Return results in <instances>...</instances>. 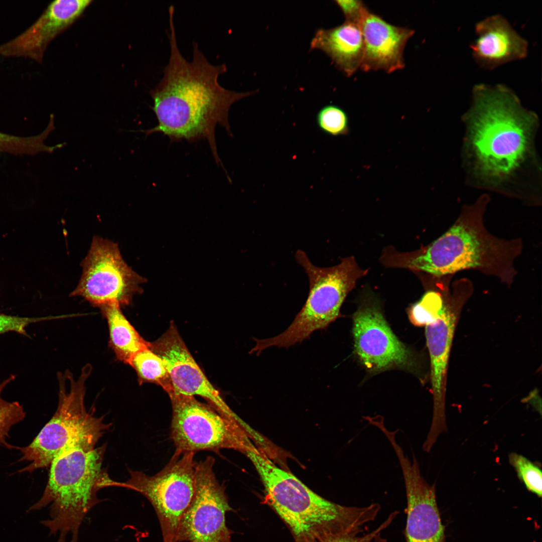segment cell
I'll return each mask as SVG.
<instances>
[{
  "label": "cell",
  "mask_w": 542,
  "mask_h": 542,
  "mask_svg": "<svg viewBox=\"0 0 542 542\" xmlns=\"http://www.w3.org/2000/svg\"><path fill=\"white\" fill-rule=\"evenodd\" d=\"M169 14L170 57L162 78L150 91L158 124L141 131L146 136L161 132L172 141L205 139L218 164L221 161L215 138L216 126L219 124L230 134L231 106L256 91L238 92L222 87L218 79L226 72V64L210 63L196 42L193 44L192 59L187 61L178 46L174 12L170 11Z\"/></svg>",
  "instance_id": "6da1fadb"
},
{
  "label": "cell",
  "mask_w": 542,
  "mask_h": 542,
  "mask_svg": "<svg viewBox=\"0 0 542 542\" xmlns=\"http://www.w3.org/2000/svg\"><path fill=\"white\" fill-rule=\"evenodd\" d=\"M472 96L463 116L470 175L479 186L510 194L529 167L539 169L534 150L537 117L504 84H476Z\"/></svg>",
  "instance_id": "7a4b0ae2"
},
{
  "label": "cell",
  "mask_w": 542,
  "mask_h": 542,
  "mask_svg": "<svg viewBox=\"0 0 542 542\" xmlns=\"http://www.w3.org/2000/svg\"><path fill=\"white\" fill-rule=\"evenodd\" d=\"M488 202L484 195L466 206L450 228L425 247L409 252L385 249L381 262L437 278L476 269L510 285L516 274L514 261L521 252L522 242L499 238L488 231L483 215Z\"/></svg>",
  "instance_id": "3957f363"
},
{
  "label": "cell",
  "mask_w": 542,
  "mask_h": 542,
  "mask_svg": "<svg viewBox=\"0 0 542 542\" xmlns=\"http://www.w3.org/2000/svg\"><path fill=\"white\" fill-rule=\"evenodd\" d=\"M244 454L260 476L266 502L286 524L295 542H322L333 535L360 534L381 508L377 503L358 507L329 501L277 466L256 447Z\"/></svg>",
  "instance_id": "277c9868"
},
{
  "label": "cell",
  "mask_w": 542,
  "mask_h": 542,
  "mask_svg": "<svg viewBox=\"0 0 542 542\" xmlns=\"http://www.w3.org/2000/svg\"><path fill=\"white\" fill-rule=\"evenodd\" d=\"M105 444L92 450H75L56 458L50 466L46 486L40 499L28 511L50 505V518L41 523L57 542H78L84 518L101 502L98 492L116 486L103 467Z\"/></svg>",
  "instance_id": "5b68a950"
},
{
  "label": "cell",
  "mask_w": 542,
  "mask_h": 542,
  "mask_svg": "<svg viewBox=\"0 0 542 542\" xmlns=\"http://www.w3.org/2000/svg\"><path fill=\"white\" fill-rule=\"evenodd\" d=\"M90 365L82 369L75 380L71 373L59 374V403L51 420L28 446L17 447L22 456L20 461L29 464L20 473H31L50 467L57 457L75 450L89 451L95 448L111 424L103 417L95 415L85 404L86 380L90 373Z\"/></svg>",
  "instance_id": "8992f818"
},
{
  "label": "cell",
  "mask_w": 542,
  "mask_h": 542,
  "mask_svg": "<svg viewBox=\"0 0 542 542\" xmlns=\"http://www.w3.org/2000/svg\"><path fill=\"white\" fill-rule=\"evenodd\" d=\"M295 257L305 271L309 291L306 301L292 323L273 337L254 339L257 354L267 348H289L309 339L315 331L324 329L340 316L347 295L367 270L361 268L353 257L342 258L337 265L320 267L314 265L302 250Z\"/></svg>",
  "instance_id": "52a82bcc"
},
{
  "label": "cell",
  "mask_w": 542,
  "mask_h": 542,
  "mask_svg": "<svg viewBox=\"0 0 542 542\" xmlns=\"http://www.w3.org/2000/svg\"><path fill=\"white\" fill-rule=\"evenodd\" d=\"M172 408L171 438L178 453L233 449L244 454L255 447L257 434L248 425L229 419L194 396L169 395Z\"/></svg>",
  "instance_id": "ba28073f"
},
{
  "label": "cell",
  "mask_w": 542,
  "mask_h": 542,
  "mask_svg": "<svg viewBox=\"0 0 542 542\" xmlns=\"http://www.w3.org/2000/svg\"><path fill=\"white\" fill-rule=\"evenodd\" d=\"M195 453L175 452L160 472L148 476L128 469L129 478L118 487L136 491L151 503L157 515L163 542H177L181 519L195 490L197 462Z\"/></svg>",
  "instance_id": "9c48e42d"
},
{
  "label": "cell",
  "mask_w": 542,
  "mask_h": 542,
  "mask_svg": "<svg viewBox=\"0 0 542 542\" xmlns=\"http://www.w3.org/2000/svg\"><path fill=\"white\" fill-rule=\"evenodd\" d=\"M81 265L82 274L71 296L82 297L93 306L128 305L146 282L126 263L118 245L101 237H93Z\"/></svg>",
  "instance_id": "30bf717a"
},
{
  "label": "cell",
  "mask_w": 542,
  "mask_h": 542,
  "mask_svg": "<svg viewBox=\"0 0 542 542\" xmlns=\"http://www.w3.org/2000/svg\"><path fill=\"white\" fill-rule=\"evenodd\" d=\"M214 463L211 456L197 462L194 495L180 521L177 542H232L233 531L225 515L233 509L216 477Z\"/></svg>",
  "instance_id": "8fae6325"
},
{
  "label": "cell",
  "mask_w": 542,
  "mask_h": 542,
  "mask_svg": "<svg viewBox=\"0 0 542 542\" xmlns=\"http://www.w3.org/2000/svg\"><path fill=\"white\" fill-rule=\"evenodd\" d=\"M149 348L164 361L171 385L168 395L200 396L231 421L241 424L244 423L232 411L218 390L208 380L173 323L159 339L150 343Z\"/></svg>",
  "instance_id": "7c38bea8"
},
{
  "label": "cell",
  "mask_w": 542,
  "mask_h": 542,
  "mask_svg": "<svg viewBox=\"0 0 542 542\" xmlns=\"http://www.w3.org/2000/svg\"><path fill=\"white\" fill-rule=\"evenodd\" d=\"M353 335L355 351L370 371L412 366L411 352L393 333L374 303H365L354 313Z\"/></svg>",
  "instance_id": "4fadbf2b"
},
{
  "label": "cell",
  "mask_w": 542,
  "mask_h": 542,
  "mask_svg": "<svg viewBox=\"0 0 542 542\" xmlns=\"http://www.w3.org/2000/svg\"><path fill=\"white\" fill-rule=\"evenodd\" d=\"M395 454L405 488V541L445 542V526L437 503L435 484H429L424 479L414 455L410 460L402 449L397 450Z\"/></svg>",
  "instance_id": "5bb4252c"
},
{
  "label": "cell",
  "mask_w": 542,
  "mask_h": 542,
  "mask_svg": "<svg viewBox=\"0 0 542 542\" xmlns=\"http://www.w3.org/2000/svg\"><path fill=\"white\" fill-rule=\"evenodd\" d=\"M92 2L90 0L52 2L26 30L0 45V56L27 58L42 63L50 43L79 19Z\"/></svg>",
  "instance_id": "9a60e30c"
},
{
  "label": "cell",
  "mask_w": 542,
  "mask_h": 542,
  "mask_svg": "<svg viewBox=\"0 0 542 542\" xmlns=\"http://www.w3.org/2000/svg\"><path fill=\"white\" fill-rule=\"evenodd\" d=\"M456 317L445 306L439 317L426 325V337L431 366L433 412L431 426L424 442L432 448L439 436L447 430L445 412L446 377Z\"/></svg>",
  "instance_id": "2e32d148"
},
{
  "label": "cell",
  "mask_w": 542,
  "mask_h": 542,
  "mask_svg": "<svg viewBox=\"0 0 542 542\" xmlns=\"http://www.w3.org/2000/svg\"><path fill=\"white\" fill-rule=\"evenodd\" d=\"M360 26L364 43L361 69L390 73L404 68V50L414 30L393 25L369 10Z\"/></svg>",
  "instance_id": "e0dca14e"
},
{
  "label": "cell",
  "mask_w": 542,
  "mask_h": 542,
  "mask_svg": "<svg viewBox=\"0 0 542 542\" xmlns=\"http://www.w3.org/2000/svg\"><path fill=\"white\" fill-rule=\"evenodd\" d=\"M475 31L477 38L470 48L475 61L483 68L493 70L527 56L528 42L501 15L478 22Z\"/></svg>",
  "instance_id": "ac0fdd59"
},
{
  "label": "cell",
  "mask_w": 542,
  "mask_h": 542,
  "mask_svg": "<svg viewBox=\"0 0 542 542\" xmlns=\"http://www.w3.org/2000/svg\"><path fill=\"white\" fill-rule=\"evenodd\" d=\"M311 50H320L330 57L346 76L360 68L364 43L360 26L345 21L330 29H318L310 43Z\"/></svg>",
  "instance_id": "d6986e66"
},
{
  "label": "cell",
  "mask_w": 542,
  "mask_h": 542,
  "mask_svg": "<svg viewBox=\"0 0 542 542\" xmlns=\"http://www.w3.org/2000/svg\"><path fill=\"white\" fill-rule=\"evenodd\" d=\"M106 318L110 345L118 359L128 364L138 352L150 347L123 314L120 306L113 304L100 307Z\"/></svg>",
  "instance_id": "ffe728a7"
},
{
  "label": "cell",
  "mask_w": 542,
  "mask_h": 542,
  "mask_svg": "<svg viewBox=\"0 0 542 542\" xmlns=\"http://www.w3.org/2000/svg\"><path fill=\"white\" fill-rule=\"evenodd\" d=\"M136 371L140 384L153 383L167 392L171 389L170 377L163 359L149 347L136 353L128 364Z\"/></svg>",
  "instance_id": "44dd1931"
},
{
  "label": "cell",
  "mask_w": 542,
  "mask_h": 542,
  "mask_svg": "<svg viewBox=\"0 0 542 542\" xmlns=\"http://www.w3.org/2000/svg\"><path fill=\"white\" fill-rule=\"evenodd\" d=\"M12 374L0 383V446L9 449L16 448L7 443L9 432L12 427L22 421L26 413L23 406L18 401H8L2 397L4 388L15 379Z\"/></svg>",
  "instance_id": "7402d4cb"
},
{
  "label": "cell",
  "mask_w": 542,
  "mask_h": 542,
  "mask_svg": "<svg viewBox=\"0 0 542 542\" xmlns=\"http://www.w3.org/2000/svg\"><path fill=\"white\" fill-rule=\"evenodd\" d=\"M445 306L440 293L429 291L411 307L409 313L410 321L416 326H426L439 317Z\"/></svg>",
  "instance_id": "603a6c76"
},
{
  "label": "cell",
  "mask_w": 542,
  "mask_h": 542,
  "mask_svg": "<svg viewBox=\"0 0 542 542\" xmlns=\"http://www.w3.org/2000/svg\"><path fill=\"white\" fill-rule=\"evenodd\" d=\"M316 122L323 132L331 136H346L349 132L348 115L336 105L327 104L322 107L317 114Z\"/></svg>",
  "instance_id": "cb8c5ba5"
},
{
  "label": "cell",
  "mask_w": 542,
  "mask_h": 542,
  "mask_svg": "<svg viewBox=\"0 0 542 542\" xmlns=\"http://www.w3.org/2000/svg\"><path fill=\"white\" fill-rule=\"evenodd\" d=\"M509 461L527 490L540 497L542 493L540 469L525 457L515 453L509 455Z\"/></svg>",
  "instance_id": "d4e9b609"
},
{
  "label": "cell",
  "mask_w": 542,
  "mask_h": 542,
  "mask_svg": "<svg viewBox=\"0 0 542 542\" xmlns=\"http://www.w3.org/2000/svg\"><path fill=\"white\" fill-rule=\"evenodd\" d=\"M398 513V511L392 512L377 528L362 535L355 533L339 534L330 536L322 542H387L381 532L391 524Z\"/></svg>",
  "instance_id": "484cf974"
},
{
  "label": "cell",
  "mask_w": 542,
  "mask_h": 542,
  "mask_svg": "<svg viewBox=\"0 0 542 542\" xmlns=\"http://www.w3.org/2000/svg\"><path fill=\"white\" fill-rule=\"evenodd\" d=\"M46 319L45 318L22 317L0 313V335L9 332H15L29 337L26 331L27 327L32 323Z\"/></svg>",
  "instance_id": "4316f807"
},
{
  "label": "cell",
  "mask_w": 542,
  "mask_h": 542,
  "mask_svg": "<svg viewBox=\"0 0 542 542\" xmlns=\"http://www.w3.org/2000/svg\"><path fill=\"white\" fill-rule=\"evenodd\" d=\"M335 3L343 13L346 22L360 26L369 11L365 4L359 0H336Z\"/></svg>",
  "instance_id": "83f0119b"
}]
</instances>
